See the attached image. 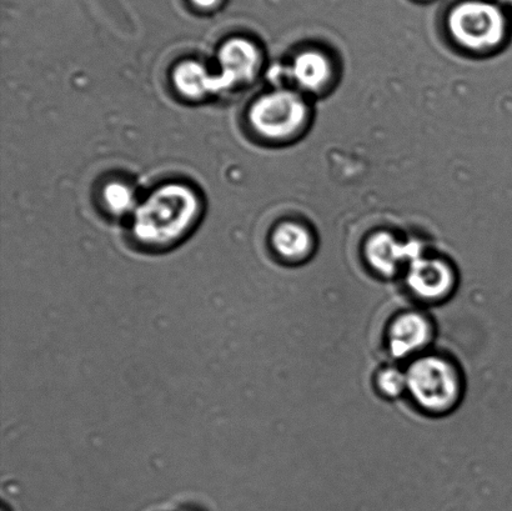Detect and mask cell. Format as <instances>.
Returning a JSON list of instances; mask_svg holds the SVG:
<instances>
[{"label":"cell","mask_w":512,"mask_h":511,"mask_svg":"<svg viewBox=\"0 0 512 511\" xmlns=\"http://www.w3.org/2000/svg\"><path fill=\"white\" fill-rule=\"evenodd\" d=\"M198 214L199 199L192 189L164 185L135 210L134 234L150 247H167L188 232Z\"/></svg>","instance_id":"cell-1"},{"label":"cell","mask_w":512,"mask_h":511,"mask_svg":"<svg viewBox=\"0 0 512 511\" xmlns=\"http://www.w3.org/2000/svg\"><path fill=\"white\" fill-rule=\"evenodd\" d=\"M406 380L415 403L429 413L450 412L463 393L459 370L448 359L436 355L415 360L406 372Z\"/></svg>","instance_id":"cell-2"},{"label":"cell","mask_w":512,"mask_h":511,"mask_svg":"<svg viewBox=\"0 0 512 511\" xmlns=\"http://www.w3.org/2000/svg\"><path fill=\"white\" fill-rule=\"evenodd\" d=\"M174 84L184 97L202 99L223 92L219 75H212L198 62H184L174 72Z\"/></svg>","instance_id":"cell-9"},{"label":"cell","mask_w":512,"mask_h":511,"mask_svg":"<svg viewBox=\"0 0 512 511\" xmlns=\"http://www.w3.org/2000/svg\"><path fill=\"white\" fill-rule=\"evenodd\" d=\"M408 285L421 300L439 302L453 290L454 275L448 264L421 255L410 263Z\"/></svg>","instance_id":"cell-5"},{"label":"cell","mask_w":512,"mask_h":511,"mask_svg":"<svg viewBox=\"0 0 512 511\" xmlns=\"http://www.w3.org/2000/svg\"><path fill=\"white\" fill-rule=\"evenodd\" d=\"M365 254L376 272L393 275L401 264L421 257V247L418 242L400 243L393 235L379 233L370 238Z\"/></svg>","instance_id":"cell-8"},{"label":"cell","mask_w":512,"mask_h":511,"mask_svg":"<svg viewBox=\"0 0 512 511\" xmlns=\"http://www.w3.org/2000/svg\"><path fill=\"white\" fill-rule=\"evenodd\" d=\"M378 387L380 392L388 395V397H398L405 389H408L406 373H401L399 369L395 368L381 370L378 377Z\"/></svg>","instance_id":"cell-13"},{"label":"cell","mask_w":512,"mask_h":511,"mask_svg":"<svg viewBox=\"0 0 512 511\" xmlns=\"http://www.w3.org/2000/svg\"><path fill=\"white\" fill-rule=\"evenodd\" d=\"M290 78H293L301 88L318 90L328 82L330 77V64L323 54L309 50L295 58L289 69Z\"/></svg>","instance_id":"cell-10"},{"label":"cell","mask_w":512,"mask_h":511,"mask_svg":"<svg viewBox=\"0 0 512 511\" xmlns=\"http://www.w3.org/2000/svg\"><path fill=\"white\" fill-rule=\"evenodd\" d=\"M105 204L110 212L124 214L132 210L135 203L132 189L122 183H110L104 190Z\"/></svg>","instance_id":"cell-12"},{"label":"cell","mask_w":512,"mask_h":511,"mask_svg":"<svg viewBox=\"0 0 512 511\" xmlns=\"http://www.w3.org/2000/svg\"><path fill=\"white\" fill-rule=\"evenodd\" d=\"M501 2L512 4V0H501Z\"/></svg>","instance_id":"cell-15"},{"label":"cell","mask_w":512,"mask_h":511,"mask_svg":"<svg viewBox=\"0 0 512 511\" xmlns=\"http://www.w3.org/2000/svg\"><path fill=\"white\" fill-rule=\"evenodd\" d=\"M433 327L424 314L408 312L398 315L389 325L388 343L395 358L420 352L431 342Z\"/></svg>","instance_id":"cell-6"},{"label":"cell","mask_w":512,"mask_h":511,"mask_svg":"<svg viewBox=\"0 0 512 511\" xmlns=\"http://www.w3.org/2000/svg\"><path fill=\"white\" fill-rule=\"evenodd\" d=\"M192 2L199 8L212 9L217 7V5L220 3V0H192Z\"/></svg>","instance_id":"cell-14"},{"label":"cell","mask_w":512,"mask_h":511,"mask_svg":"<svg viewBox=\"0 0 512 511\" xmlns=\"http://www.w3.org/2000/svg\"><path fill=\"white\" fill-rule=\"evenodd\" d=\"M219 62L222 65L223 89L233 88L239 83L252 80L260 65L258 48L247 39L235 38L223 45L219 53Z\"/></svg>","instance_id":"cell-7"},{"label":"cell","mask_w":512,"mask_h":511,"mask_svg":"<svg viewBox=\"0 0 512 511\" xmlns=\"http://www.w3.org/2000/svg\"><path fill=\"white\" fill-rule=\"evenodd\" d=\"M308 109L298 94L278 90L261 97L250 110V123L259 134L270 139H284L298 132Z\"/></svg>","instance_id":"cell-4"},{"label":"cell","mask_w":512,"mask_h":511,"mask_svg":"<svg viewBox=\"0 0 512 511\" xmlns=\"http://www.w3.org/2000/svg\"><path fill=\"white\" fill-rule=\"evenodd\" d=\"M276 253L286 260H301L309 254L311 237L303 227L294 223L280 225L273 234Z\"/></svg>","instance_id":"cell-11"},{"label":"cell","mask_w":512,"mask_h":511,"mask_svg":"<svg viewBox=\"0 0 512 511\" xmlns=\"http://www.w3.org/2000/svg\"><path fill=\"white\" fill-rule=\"evenodd\" d=\"M449 29L456 42L471 50L498 47L505 35V18L495 5L465 2L450 13Z\"/></svg>","instance_id":"cell-3"}]
</instances>
